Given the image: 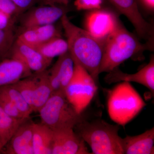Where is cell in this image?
Masks as SVG:
<instances>
[{"label":"cell","mask_w":154,"mask_h":154,"mask_svg":"<svg viewBox=\"0 0 154 154\" xmlns=\"http://www.w3.org/2000/svg\"><path fill=\"white\" fill-rule=\"evenodd\" d=\"M0 107L6 112L8 115L13 118L24 121L27 119L23 116V115L17 109L16 106L14 105L10 99L0 92Z\"/></svg>","instance_id":"d4e9b609"},{"label":"cell","mask_w":154,"mask_h":154,"mask_svg":"<svg viewBox=\"0 0 154 154\" xmlns=\"http://www.w3.org/2000/svg\"><path fill=\"white\" fill-rule=\"evenodd\" d=\"M16 19L10 15L0 11V29L13 30Z\"/></svg>","instance_id":"83f0119b"},{"label":"cell","mask_w":154,"mask_h":154,"mask_svg":"<svg viewBox=\"0 0 154 154\" xmlns=\"http://www.w3.org/2000/svg\"><path fill=\"white\" fill-rule=\"evenodd\" d=\"M102 0H75V6L78 10H96L101 8Z\"/></svg>","instance_id":"4316f807"},{"label":"cell","mask_w":154,"mask_h":154,"mask_svg":"<svg viewBox=\"0 0 154 154\" xmlns=\"http://www.w3.org/2000/svg\"><path fill=\"white\" fill-rule=\"evenodd\" d=\"M66 9L57 5H43L33 6L19 18L20 25L23 29L54 24L66 14Z\"/></svg>","instance_id":"52a82bcc"},{"label":"cell","mask_w":154,"mask_h":154,"mask_svg":"<svg viewBox=\"0 0 154 154\" xmlns=\"http://www.w3.org/2000/svg\"><path fill=\"white\" fill-rule=\"evenodd\" d=\"M119 19L113 12L105 10L96 9L86 17V30L95 37L105 38L114 30Z\"/></svg>","instance_id":"8fae6325"},{"label":"cell","mask_w":154,"mask_h":154,"mask_svg":"<svg viewBox=\"0 0 154 154\" xmlns=\"http://www.w3.org/2000/svg\"><path fill=\"white\" fill-rule=\"evenodd\" d=\"M105 77L107 84L126 82H136L143 85L154 94V57L152 56L147 64L134 74H128L122 71L118 67L108 72Z\"/></svg>","instance_id":"9c48e42d"},{"label":"cell","mask_w":154,"mask_h":154,"mask_svg":"<svg viewBox=\"0 0 154 154\" xmlns=\"http://www.w3.org/2000/svg\"><path fill=\"white\" fill-rule=\"evenodd\" d=\"M19 8L22 14L39 3L40 0H12Z\"/></svg>","instance_id":"f1b7e54d"},{"label":"cell","mask_w":154,"mask_h":154,"mask_svg":"<svg viewBox=\"0 0 154 154\" xmlns=\"http://www.w3.org/2000/svg\"><path fill=\"white\" fill-rule=\"evenodd\" d=\"M0 92L11 100L25 118H29L33 112L32 108L16 88L12 85L3 86L0 87Z\"/></svg>","instance_id":"7402d4cb"},{"label":"cell","mask_w":154,"mask_h":154,"mask_svg":"<svg viewBox=\"0 0 154 154\" xmlns=\"http://www.w3.org/2000/svg\"><path fill=\"white\" fill-rule=\"evenodd\" d=\"M32 75L30 76L19 80L15 84L11 85L21 94L31 108L34 86Z\"/></svg>","instance_id":"603a6c76"},{"label":"cell","mask_w":154,"mask_h":154,"mask_svg":"<svg viewBox=\"0 0 154 154\" xmlns=\"http://www.w3.org/2000/svg\"><path fill=\"white\" fill-rule=\"evenodd\" d=\"M32 75L34 86L32 109L38 112L53 94L47 70Z\"/></svg>","instance_id":"e0dca14e"},{"label":"cell","mask_w":154,"mask_h":154,"mask_svg":"<svg viewBox=\"0 0 154 154\" xmlns=\"http://www.w3.org/2000/svg\"><path fill=\"white\" fill-rule=\"evenodd\" d=\"M139 2L144 8L149 11L153 12L154 10V0H137Z\"/></svg>","instance_id":"4dcf8cb0"},{"label":"cell","mask_w":154,"mask_h":154,"mask_svg":"<svg viewBox=\"0 0 154 154\" xmlns=\"http://www.w3.org/2000/svg\"><path fill=\"white\" fill-rule=\"evenodd\" d=\"M70 0H40L39 3L43 5H63L66 6L68 5Z\"/></svg>","instance_id":"f546056e"},{"label":"cell","mask_w":154,"mask_h":154,"mask_svg":"<svg viewBox=\"0 0 154 154\" xmlns=\"http://www.w3.org/2000/svg\"><path fill=\"white\" fill-rule=\"evenodd\" d=\"M38 112L41 123L51 129L74 128L83 119L61 91L53 93Z\"/></svg>","instance_id":"5b68a950"},{"label":"cell","mask_w":154,"mask_h":154,"mask_svg":"<svg viewBox=\"0 0 154 154\" xmlns=\"http://www.w3.org/2000/svg\"><path fill=\"white\" fill-rule=\"evenodd\" d=\"M34 48L45 58L52 61L56 57L67 52L68 45L66 40L61 36L51 38Z\"/></svg>","instance_id":"d6986e66"},{"label":"cell","mask_w":154,"mask_h":154,"mask_svg":"<svg viewBox=\"0 0 154 154\" xmlns=\"http://www.w3.org/2000/svg\"><path fill=\"white\" fill-rule=\"evenodd\" d=\"M53 131L42 123H35L33 126L34 154H51Z\"/></svg>","instance_id":"ac0fdd59"},{"label":"cell","mask_w":154,"mask_h":154,"mask_svg":"<svg viewBox=\"0 0 154 154\" xmlns=\"http://www.w3.org/2000/svg\"><path fill=\"white\" fill-rule=\"evenodd\" d=\"M75 127L77 134L90 146L92 153L125 154L123 138L118 134L119 125L100 119L90 122L83 119Z\"/></svg>","instance_id":"3957f363"},{"label":"cell","mask_w":154,"mask_h":154,"mask_svg":"<svg viewBox=\"0 0 154 154\" xmlns=\"http://www.w3.org/2000/svg\"><path fill=\"white\" fill-rule=\"evenodd\" d=\"M75 62L68 51L59 56L56 62L48 72L53 93L65 90L70 82L75 70Z\"/></svg>","instance_id":"30bf717a"},{"label":"cell","mask_w":154,"mask_h":154,"mask_svg":"<svg viewBox=\"0 0 154 154\" xmlns=\"http://www.w3.org/2000/svg\"><path fill=\"white\" fill-rule=\"evenodd\" d=\"M24 121L11 117L0 107V143L3 149Z\"/></svg>","instance_id":"44dd1931"},{"label":"cell","mask_w":154,"mask_h":154,"mask_svg":"<svg viewBox=\"0 0 154 154\" xmlns=\"http://www.w3.org/2000/svg\"><path fill=\"white\" fill-rule=\"evenodd\" d=\"M68 45V51L75 63L88 71L98 84L105 38L95 37L85 30L76 26L65 14L60 19Z\"/></svg>","instance_id":"6da1fadb"},{"label":"cell","mask_w":154,"mask_h":154,"mask_svg":"<svg viewBox=\"0 0 154 154\" xmlns=\"http://www.w3.org/2000/svg\"><path fill=\"white\" fill-rule=\"evenodd\" d=\"M3 148L2 146V145H1V143H0V150L1 151V152H2V153L3 152Z\"/></svg>","instance_id":"1f68e13d"},{"label":"cell","mask_w":154,"mask_h":154,"mask_svg":"<svg viewBox=\"0 0 154 154\" xmlns=\"http://www.w3.org/2000/svg\"><path fill=\"white\" fill-rule=\"evenodd\" d=\"M51 154H91L85 142L74 128L52 129Z\"/></svg>","instance_id":"ba28073f"},{"label":"cell","mask_w":154,"mask_h":154,"mask_svg":"<svg viewBox=\"0 0 154 154\" xmlns=\"http://www.w3.org/2000/svg\"><path fill=\"white\" fill-rule=\"evenodd\" d=\"M15 41L13 30L0 29V58H5L9 56Z\"/></svg>","instance_id":"cb8c5ba5"},{"label":"cell","mask_w":154,"mask_h":154,"mask_svg":"<svg viewBox=\"0 0 154 154\" xmlns=\"http://www.w3.org/2000/svg\"><path fill=\"white\" fill-rule=\"evenodd\" d=\"M125 154H152L154 153V128L145 132L123 138Z\"/></svg>","instance_id":"2e32d148"},{"label":"cell","mask_w":154,"mask_h":154,"mask_svg":"<svg viewBox=\"0 0 154 154\" xmlns=\"http://www.w3.org/2000/svg\"><path fill=\"white\" fill-rule=\"evenodd\" d=\"M107 1L131 22L140 38L146 42H154L153 27L143 17L137 0Z\"/></svg>","instance_id":"8992f818"},{"label":"cell","mask_w":154,"mask_h":154,"mask_svg":"<svg viewBox=\"0 0 154 154\" xmlns=\"http://www.w3.org/2000/svg\"><path fill=\"white\" fill-rule=\"evenodd\" d=\"M25 119L20 125L9 142L3 153L34 154L33 145V122Z\"/></svg>","instance_id":"4fadbf2b"},{"label":"cell","mask_w":154,"mask_h":154,"mask_svg":"<svg viewBox=\"0 0 154 154\" xmlns=\"http://www.w3.org/2000/svg\"><path fill=\"white\" fill-rule=\"evenodd\" d=\"M81 73L83 84V92L78 112L82 114L90 105L95 96L97 89V84L90 74L81 66Z\"/></svg>","instance_id":"ffe728a7"},{"label":"cell","mask_w":154,"mask_h":154,"mask_svg":"<svg viewBox=\"0 0 154 154\" xmlns=\"http://www.w3.org/2000/svg\"><path fill=\"white\" fill-rule=\"evenodd\" d=\"M9 56L21 60L31 71L35 72L45 70L52 62L44 57L35 48L17 38L14 42Z\"/></svg>","instance_id":"7c38bea8"},{"label":"cell","mask_w":154,"mask_h":154,"mask_svg":"<svg viewBox=\"0 0 154 154\" xmlns=\"http://www.w3.org/2000/svg\"><path fill=\"white\" fill-rule=\"evenodd\" d=\"M61 36L60 31L51 24L23 29L17 38L34 48L51 38Z\"/></svg>","instance_id":"9a60e30c"},{"label":"cell","mask_w":154,"mask_h":154,"mask_svg":"<svg viewBox=\"0 0 154 154\" xmlns=\"http://www.w3.org/2000/svg\"><path fill=\"white\" fill-rule=\"evenodd\" d=\"M153 43H142L119 21L114 30L105 38L99 74L110 72L128 59H142L144 51L153 50Z\"/></svg>","instance_id":"7a4b0ae2"},{"label":"cell","mask_w":154,"mask_h":154,"mask_svg":"<svg viewBox=\"0 0 154 154\" xmlns=\"http://www.w3.org/2000/svg\"><path fill=\"white\" fill-rule=\"evenodd\" d=\"M146 105L128 82H122L110 90L107 96V111L111 120L124 126Z\"/></svg>","instance_id":"277c9868"},{"label":"cell","mask_w":154,"mask_h":154,"mask_svg":"<svg viewBox=\"0 0 154 154\" xmlns=\"http://www.w3.org/2000/svg\"><path fill=\"white\" fill-rule=\"evenodd\" d=\"M32 74L21 60L12 57L5 59L0 62V87L13 85Z\"/></svg>","instance_id":"5bb4252c"},{"label":"cell","mask_w":154,"mask_h":154,"mask_svg":"<svg viewBox=\"0 0 154 154\" xmlns=\"http://www.w3.org/2000/svg\"><path fill=\"white\" fill-rule=\"evenodd\" d=\"M0 11L15 19L19 18L22 14L20 9L12 0H0Z\"/></svg>","instance_id":"484cf974"},{"label":"cell","mask_w":154,"mask_h":154,"mask_svg":"<svg viewBox=\"0 0 154 154\" xmlns=\"http://www.w3.org/2000/svg\"><path fill=\"white\" fill-rule=\"evenodd\" d=\"M2 153V152H1V151L0 150V154Z\"/></svg>","instance_id":"d6a6232c"}]
</instances>
